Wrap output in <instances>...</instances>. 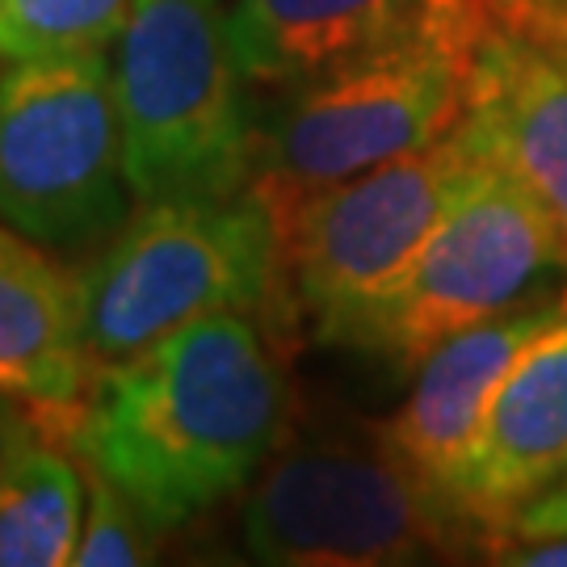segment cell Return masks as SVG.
<instances>
[{
	"instance_id": "obj_1",
	"label": "cell",
	"mask_w": 567,
	"mask_h": 567,
	"mask_svg": "<svg viewBox=\"0 0 567 567\" xmlns=\"http://www.w3.org/2000/svg\"><path fill=\"white\" fill-rule=\"evenodd\" d=\"M290 416L278 332L219 311L97 370L76 412L89 471L122 487L156 529H182L261 475Z\"/></svg>"
},
{
	"instance_id": "obj_2",
	"label": "cell",
	"mask_w": 567,
	"mask_h": 567,
	"mask_svg": "<svg viewBox=\"0 0 567 567\" xmlns=\"http://www.w3.org/2000/svg\"><path fill=\"white\" fill-rule=\"evenodd\" d=\"M496 25L492 0H437L400 39L286 84L257 118L248 189L278 215L324 185L454 135Z\"/></svg>"
},
{
	"instance_id": "obj_3",
	"label": "cell",
	"mask_w": 567,
	"mask_h": 567,
	"mask_svg": "<svg viewBox=\"0 0 567 567\" xmlns=\"http://www.w3.org/2000/svg\"><path fill=\"white\" fill-rule=\"evenodd\" d=\"M76 278L93 374L203 316L248 311L274 332L303 316L286 278L278 224L252 189L143 203Z\"/></svg>"
},
{
	"instance_id": "obj_4",
	"label": "cell",
	"mask_w": 567,
	"mask_h": 567,
	"mask_svg": "<svg viewBox=\"0 0 567 567\" xmlns=\"http://www.w3.org/2000/svg\"><path fill=\"white\" fill-rule=\"evenodd\" d=\"M114 97L140 203L248 189L257 122L219 0H135L118 34Z\"/></svg>"
},
{
	"instance_id": "obj_5",
	"label": "cell",
	"mask_w": 567,
	"mask_h": 567,
	"mask_svg": "<svg viewBox=\"0 0 567 567\" xmlns=\"http://www.w3.org/2000/svg\"><path fill=\"white\" fill-rule=\"evenodd\" d=\"M240 534L257 564L282 567L425 564L471 538L484 543L374 425L274 450L244 501Z\"/></svg>"
},
{
	"instance_id": "obj_6",
	"label": "cell",
	"mask_w": 567,
	"mask_h": 567,
	"mask_svg": "<svg viewBox=\"0 0 567 567\" xmlns=\"http://www.w3.org/2000/svg\"><path fill=\"white\" fill-rule=\"evenodd\" d=\"M567 265V244L526 185L484 152V164L429 231L395 282L316 328L337 349L416 370L454 332L505 311Z\"/></svg>"
},
{
	"instance_id": "obj_7",
	"label": "cell",
	"mask_w": 567,
	"mask_h": 567,
	"mask_svg": "<svg viewBox=\"0 0 567 567\" xmlns=\"http://www.w3.org/2000/svg\"><path fill=\"white\" fill-rule=\"evenodd\" d=\"M135 203L105 51L9 63L0 76V219L39 248L81 252L110 240Z\"/></svg>"
},
{
	"instance_id": "obj_8",
	"label": "cell",
	"mask_w": 567,
	"mask_h": 567,
	"mask_svg": "<svg viewBox=\"0 0 567 567\" xmlns=\"http://www.w3.org/2000/svg\"><path fill=\"white\" fill-rule=\"evenodd\" d=\"M484 164L463 122L454 135L324 185L274 215L295 303L320 328L395 282Z\"/></svg>"
},
{
	"instance_id": "obj_9",
	"label": "cell",
	"mask_w": 567,
	"mask_h": 567,
	"mask_svg": "<svg viewBox=\"0 0 567 567\" xmlns=\"http://www.w3.org/2000/svg\"><path fill=\"white\" fill-rule=\"evenodd\" d=\"M564 320L567 286H559V290H534L505 311L454 332L416 365V383L400 412L374 425L379 437L416 475H425L429 484L446 492L454 466L471 450L513 365Z\"/></svg>"
},
{
	"instance_id": "obj_10",
	"label": "cell",
	"mask_w": 567,
	"mask_h": 567,
	"mask_svg": "<svg viewBox=\"0 0 567 567\" xmlns=\"http://www.w3.org/2000/svg\"><path fill=\"white\" fill-rule=\"evenodd\" d=\"M559 480H567V320L513 365L446 496L487 547Z\"/></svg>"
},
{
	"instance_id": "obj_11",
	"label": "cell",
	"mask_w": 567,
	"mask_h": 567,
	"mask_svg": "<svg viewBox=\"0 0 567 567\" xmlns=\"http://www.w3.org/2000/svg\"><path fill=\"white\" fill-rule=\"evenodd\" d=\"M466 122L487 156L538 198L567 244V47L501 21L475 68Z\"/></svg>"
},
{
	"instance_id": "obj_12",
	"label": "cell",
	"mask_w": 567,
	"mask_h": 567,
	"mask_svg": "<svg viewBox=\"0 0 567 567\" xmlns=\"http://www.w3.org/2000/svg\"><path fill=\"white\" fill-rule=\"evenodd\" d=\"M89 379L81 278L0 219V391L76 416Z\"/></svg>"
},
{
	"instance_id": "obj_13",
	"label": "cell",
	"mask_w": 567,
	"mask_h": 567,
	"mask_svg": "<svg viewBox=\"0 0 567 567\" xmlns=\"http://www.w3.org/2000/svg\"><path fill=\"white\" fill-rule=\"evenodd\" d=\"M433 4L437 0H231L227 39L244 81L286 89L400 39Z\"/></svg>"
},
{
	"instance_id": "obj_14",
	"label": "cell",
	"mask_w": 567,
	"mask_h": 567,
	"mask_svg": "<svg viewBox=\"0 0 567 567\" xmlns=\"http://www.w3.org/2000/svg\"><path fill=\"white\" fill-rule=\"evenodd\" d=\"M81 526V471L68 454L47 446L34 425L0 466V567L72 564Z\"/></svg>"
},
{
	"instance_id": "obj_15",
	"label": "cell",
	"mask_w": 567,
	"mask_h": 567,
	"mask_svg": "<svg viewBox=\"0 0 567 567\" xmlns=\"http://www.w3.org/2000/svg\"><path fill=\"white\" fill-rule=\"evenodd\" d=\"M131 9L135 0H0V60L105 51Z\"/></svg>"
},
{
	"instance_id": "obj_16",
	"label": "cell",
	"mask_w": 567,
	"mask_h": 567,
	"mask_svg": "<svg viewBox=\"0 0 567 567\" xmlns=\"http://www.w3.org/2000/svg\"><path fill=\"white\" fill-rule=\"evenodd\" d=\"M161 529L140 513V505L93 471L89 480V508H84L81 547L72 564L81 567H135L152 559V538Z\"/></svg>"
},
{
	"instance_id": "obj_17",
	"label": "cell",
	"mask_w": 567,
	"mask_h": 567,
	"mask_svg": "<svg viewBox=\"0 0 567 567\" xmlns=\"http://www.w3.org/2000/svg\"><path fill=\"white\" fill-rule=\"evenodd\" d=\"M555 534H567V480L543 492L538 501H529L513 522L505 526V534H496L487 550L496 543H522V538H555Z\"/></svg>"
},
{
	"instance_id": "obj_18",
	"label": "cell",
	"mask_w": 567,
	"mask_h": 567,
	"mask_svg": "<svg viewBox=\"0 0 567 567\" xmlns=\"http://www.w3.org/2000/svg\"><path fill=\"white\" fill-rule=\"evenodd\" d=\"M496 564L517 567H567V534L555 538H522V543H496L492 547Z\"/></svg>"
},
{
	"instance_id": "obj_19",
	"label": "cell",
	"mask_w": 567,
	"mask_h": 567,
	"mask_svg": "<svg viewBox=\"0 0 567 567\" xmlns=\"http://www.w3.org/2000/svg\"><path fill=\"white\" fill-rule=\"evenodd\" d=\"M492 4H496V13H501V21H505L508 30H534L555 9H564L567 0H492Z\"/></svg>"
},
{
	"instance_id": "obj_20",
	"label": "cell",
	"mask_w": 567,
	"mask_h": 567,
	"mask_svg": "<svg viewBox=\"0 0 567 567\" xmlns=\"http://www.w3.org/2000/svg\"><path fill=\"white\" fill-rule=\"evenodd\" d=\"M30 429H34V421L25 416V408L18 404V395H13V391H0V466L18 450V442Z\"/></svg>"
},
{
	"instance_id": "obj_21",
	"label": "cell",
	"mask_w": 567,
	"mask_h": 567,
	"mask_svg": "<svg viewBox=\"0 0 567 567\" xmlns=\"http://www.w3.org/2000/svg\"><path fill=\"white\" fill-rule=\"evenodd\" d=\"M522 34H529V39H547V42H559V47H567V4L564 9H555L543 25H534V30H522Z\"/></svg>"
}]
</instances>
